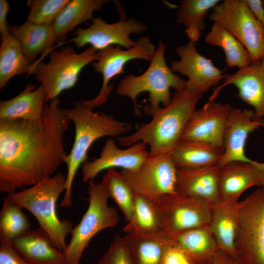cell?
Wrapping results in <instances>:
<instances>
[{"label": "cell", "instance_id": "1", "mask_svg": "<svg viewBox=\"0 0 264 264\" xmlns=\"http://www.w3.org/2000/svg\"><path fill=\"white\" fill-rule=\"evenodd\" d=\"M55 99L37 121L0 120V192L11 194L50 177L65 163L70 121Z\"/></svg>", "mask_w": 264, "mask_h": 264}, {"label": "cell", "instance_id": "2", "mask_svg": "<svg viewBox=\"0 0 264 264\" xmlns=\"http://www.w3.org/2000/svg\"><path fill=\"white\" fill-rule=\"evenodd\" d=\"M201 97L186 88L176 91L170 103L160 108L149 122L130 135L117 137V141L126 147L142 142L149 146L150 156L172 154Z\"/></svg>", "mask_w": 264, "mask_h": 264}, {"label": "cell", "instance_id": "3", "mask_svg": "<svg viewBox=\"0 0 264 264\" xmlns=\"http://www.w3.org/2000/svg\"><path fill=\"white\" fill-rule=\"evenodd\" d=\"M66 114L74 125L75 136L65 162L67 174L65 195L60 204L62 207L72 205V188L75 175L87 161L88 153L94 142L103 137L123 136L132 128L129 123L119 121L112 115L95 112L86 100L75 102L72 108L67 109Z\"/></svg>", "mask_w": 264, "mask_h": 264}, {"label": "cell", "instance_id": "4", "mask_svg": "<svg viewBox=\"0 0 264 264\" xmlns=\"http://www.w3.org/2000/svg\"><path fill=\"white\" fill-rule=\"evenodd\" d=\"M66 183V176L58 173L22 191L7 195L22 209L27 210L34 216L40 227L61 251L66 248V237L73 228L70 220L60 219L57 213V200L65 191Z\"/></svg>", "mask_w": 264, "mask_h": 264}, {"label": "cell", "instance_id": "5", "mask_svg": "<svg viewBox=\"0 0 264 264\" xmlns=\"http://www.w3.org/2000/svg\"><path fill=\"white\" fill-rule=\"evenodd\" d=\"M165 53V44L160 40L146 71L139 75H126L117 86V94L132 100L138 116L141 115V112L136 100L140 93L149 92V104L144 107V111L152 116L160 108L161 104L165 107L170 103V88L176 91L185 88L186 81L171 70L166 64Z\"/></svg>", "mask_w": 264, "mask_h": 264}, {"label": "cell", "instance_id": "6", "mask_svg": "<svg viewBox=\"0 0 264 264\" xmlns=\"http://www.w3.org/2000/svg\"><path fill=\"white\" fill-rule=\"evenodd\" d=\"M98 58V51L91 46L78 53L69 45L58 51L52 50L47 63L31 65L28 75L34 74L44 89L46 102H50L64 91L73 88L82 69Z\"/></svg>", "mask_w": 264, "mask_h": 264}, {"label": "cell", "instance_id": "7", "mask_svg": "<svg viewBox=\"0 0 264 264\" xmlns=\"http://www.w3.org/2000/svg\"><path fill=\"white\" fill-rule=\"evenodd\" d=\"M89 204L80 222L71 232V239L63 251L66 264H79L91 239L98 232L114 227L118 221L116 209L108 205L110 198L102 181L88 182Z\"/></svg>", "mask_w": 264, "mask_h": 264}, {"label": "cell", "instance_id": "8", "mask_svg": "<svg viewBox=\"0 0 264 264\" xmlns=\"http://www.w3.org/2000/svg\"><path fill=\"white\" fill-rule=\"evenodd\" d=\"M236 245L244 264H264V186L239 202Z\"/></svg>", "mask_w": 264, "mask_h": 264}, {"label": "cell", "instance_id": "9", "mask_svg": "<svg viewBox=\"0 0 264 264\" xmlns=\"http://www.w3.org/2000/svg\"><path fill=\"white\" fill-rule=\"evenodd\" d=\"M247 49L253 63L264 57V28L249 8L245 0L221 1L209 15Z\"/></svg>", "mask_w": 264, "mask_h": 264}, {"label": "cell", "instance_id": "10", "mask_svg": "<svg viewBox=\"0 0 264 264\" xmlns=\"http://www.w3.org/2000/svg\"><path fill=\"white\" fill-rule=\"evenodd\" d=\"M177 169L172 154L150 156L136 169L120 172L134 192L156 203L164 195L176 193Z\"/></svg>", "mask_w": 264, "mask_h": 264}, {"label": "cell", "instance_id": "11", "mask_svg": "<svg viewBox=\"0 0 264 264\" xmlns=\"http://www.w3.org/2000/svg\"><path fill=\"white\" fill-rule=\"evenodd\" d=\"M156 48L148 36H142L136 41L135 45L129 49L120 46H108L98 51V58L92 65L96 73L102 74L103 81L97 95L91 100H86L92 108L104 104L113 89L110 81L125 72V66L130 61L136 59L151 62Z\"/></svg>", "mask_w": 264, "mask_h": 264}, {"label": "cell", "instance_id": "12", "mask_svg": "<svg viewBox=\"0 0 264 264\" xmlns=\"http://www.w3.org/2000/svg\"><path fill=\"white\" fill-rule=\"evenodd\" d=\"M155 204L168 241L175 234L209 224L211 204L202 200L176 193L161 196Z\"/></svg>", "mask_w": 264, "mask_h": 264}, {"label": "cell", "instance_id": "13", "mask_svg": "<svg viewBox=\"0 0 264 264\" xmlns=\"http://www.w3.org/2000/svg\"><path fill=\"white\" fill-rule=\"evenodd\" d=\"M146 30V25L133 19L108 23L96 18L88 27L78 28L74 32L75 36L62 44L71 42L78 48L89 44L97 51L113 45L129 49L136 43L131 39V35L142 34Z\"/></svg>", "mask_w": 264, "mask_h": 264}, {"label": "cell", "instance_id": "14", "mask_svg": "<svg viewBox=\"0 0 264 264\" xmlns=\"http://www.w3.org/2000/svg\"><path fill=\"white\" fill-rule=\"evenodd\" d=\"M176 53L180 60L173 61L170 68L174 73L187 77L186 89L202 95L223 79V70L216 67L211 59L200 54L195 42L189 41L178 46Z\"/></svg>", "mask_w": 264, "mask_h": 264}, {"label": "cell", "instance_id": "15", "mask_svg": "<svg viewBox=\"0 0 264 264\" xmlns=\"http://www.w3.org/2000/svg\"><path fill=\"white\" fill-rule=\"evenodd\" d=\"M231 108L228 103L208 101L194 112L181 140L204 142L223 149L224 132Z\"/></svg>", "mask_w": 264, "mask_h": 264}, {"label": "cell", "instance_id": "16", "mask_svg": "<svg viewBox=\"0 0 264 264\" xmlns=\"http://www.w3.org/2000/svg\"><path fill=\"white\" fill-rule=\"evenodd\" d=\"M264 127V118H257L252 109L231 108L223 136V152L218 165L234 161L252 162L245 154L248 135Z\"/></svg>", "mask_w": 264, "mask_h": 264}, {"label": "cell", "instance_id": "17", "mask_svg": "<svg viewBox=\"0 0 264 264\" xmlns=\"http://www.w3.org/2000/svg\"><path fill=\"white\" fill-rule=\"evenodd\" d=\"M147 146L139 142L122 149L110 138L105 142L99 157L91 161L87 160L82 164L83 182L93 180L99 173L105 170L115 168L129 171L136 169L149 155Z\"/></svg>", "mask_w": 264, "mask_h": 264}, {"label": "cell", "instance_id": "18", "mask_svg": "<svg viewBox=\"0 0 264 264\" xmlns=\"http://www.w3.org/2000/svg\"><path fill=\"white\" fill-rule=\"evenodd\" d=\"M220 167V201H239L247 189L264 186V162L234 161Z\"/></svg>", "mask_w": 264, "mask_h": 264}, {"label": "cell", "instance_id": "19", "mask_svg": "<svg viewBox=\"0 0 264 264\" xmlns=\"http://www.w3.org/2000/svg\"><path fill=\"white\" fill-rule=\"evenodd\" d=\"M223 83L215 89L208 101H213L220 91L229 85L238 89L239 98L253 108L257 118H264V69L260 62L224 75Z\"/></svg>", "mask_w": 264, "mask_h": 264}, {"label": "cell", "instance_id": "20", "mask_svg": "<svg viewBox=\"0 0 264 264\" xmlns=\"http://www.w3.org/2000/svg\"><path fill=\"white\" fill-rule=\"evenodd\" d=\"M219 165L195 169H177L176 193L192 197L210 204L220 201Z\"/></svg>", "mask_w": 264, "mask_h": 264}, {"label": "cell", "instance_id": "21", "mask_svg": "<svg viewBox=\"0 0 264 264\" xmlns=\"http://www.w3.org/2000/svg\"><path fill=\"white\" fill-rule=\"evenodd\" d=\"M16 251L32 264H66L63 251L58 249L40 227L30 230L12 244Z\"/></svg>", "mask_w": 264, "mask_h": 264}, {"label": "cell", "instance_id": "22", "mask_svg": "<svg viewBox=\"0 0 264 264\" xmlns=\"http://www.w3.org/2000/svg\"><path fill=\"white\" fill-rule=\"evenodd\" d=\"M239 202L220 201L211 204L209 224L220 250L235 259L239 258L236 245Z\"/></svg>", "mask_w": 264, "mask_h": 264}, {"label": "cell", "instance_id": "23", "mask_svg": "<svg viewBox=\"0 0 264 264\" xmlns=\"http://www.w3.org/2000/svg\"><path fill=\"white\" fill-rule=\"evenodd\" d=\"M168 242L183 251L195 264H210L220 249L209 225L175 234Z\"/></svg>", "mask_w": 264, "mask_h": 264}, {"label": "cell", "instance_id": "24", "mask_svg": "<svg viewBox=\"0 0 264 264\" xmlns=\"http://www.w3.org/2000/svg\"><path fill=\"white\" fill-rule=\"evenodd\" d=\"M46 102L43 87L29 83L16 96L0 101V120H38Z\"/></svg>", "mask_w": 264, "mask_h": 264}, {"label": "cell", "instance_id": "25", "mask_svg": "<svg viewBox=\"0 0 264 264\" xmlns=\"http://www.w3.org/2000/svg\"><path fill=\"white\" fill-rule=\"evenodd\" d=\"M123 230L128 235L168 242L163 233L157 205L135 192L132 219Z\"/></svg>", "mask_w": 264, "mask_h": 264}, {"label": "cell", "instance_id": "26", "mask_svg": "<svg viewBox=\"0 0 264 264\" xmlns=\"http://www.w3.org/2000/svg\"><path fill=\"white\" fill-rule=\"evenodd\" d=\"M9 29L30 63L40 53L50 52L55 44L53 23L37 24L26 20L20 25H9Z\"/></svg>", "mask_w": 264, "mask_h": 264}, {"label": "cell", "instance_id": "27", "mask_svg": "<svg viewBox=\"0 0 264 264\" xmlns=\"http://www.w3.org/2000/svg\"><path fill=\"white\" fill-rule=\"evenodd\" d=\"M222 152V148L210 143L180 140L172 157L177 169H195L218 165Z\"/></svg>", "mask_w": 264, "mask_h": 264}, {"label": "cell", "instance_id": "28", "mask_svg": "<svg viewBox=\"0 0 264 264\" xmlns=\"http://www.w3.org/2000/svg\"><path fill=\"white\" fill-rule=\"evenodd\" d=\"M109 1L71 0L53 22L55 43L60 46L67 33L87 20H93V13Z\"/></svg>", "mask_w": 264, "mask_h": 264}, {"label": "cell", "instance_id": "29", "mask_svg": "<svg viewBox=\"0 0 264 264\" xmlns=\"http://www.w3.org/2000/svg\"><path fill=\"white\" fill-rule=\"evenodd\" d=\"M206 44L221 48L225 54V62L228 68L245 67L253 63L245 46L232 34L220 24L213 22L210 31L205 37Z\"/></svg>", "mask_w": 264, "mask_h": 264}, {"label": "cell", "instance_id": "30", "mask_svg": "<svg viewBox=\"0 0 264 264\" xmlns=\"http://www.w3.org/2000/svg\"><path fill=\"white\" fill-rule=\"evenodd\" d=\"M31 65L18 40L10 33L1 35L0 89L14 77L29 73Z\"/></svg>", "mask_w": 264, "mask_h": 264}, {"label": "cell", "instance_id": "31", "mask_svg": "<svg viewBox=\"0 0 264 264\" xmlns=\"http://www.w3.org/2000/svg\"><path fill=\"white\" fill-rule=\"evenodd\" d=\"M220 0H183L177 12L176 22L186 27L190 41H198L206 27L205 19Z\"/></svg>", "mask_w": 264, "mask_h": 264}, {"label": "cell", "instance_id": "32", "mask_svg": "<svg viewBox=\"0 0 264 264\" xmlns=\"http://www.w3.org/2000/svg\"><path fill=\"white\" fill-rule=\"evenodd\" d=\"M22 209L8 196L4 198L0 213V244L12 245L15 240L31 229Z\"/></svg>", "mask_w": 264, "mask_h": 264}, {"label": "cell", "instance_id": "33", "mask_svg": "<svg viewBox=\"0 0 264 264\" xmlns=\"http://www.w3.org/2000/svg\"><path fill=\"white\" fill-rule=\"evenodd\" d=\"M109 198H112L129 222L132 218L134 192L120 172L115 169L107 170L101 181Z\"/></svg>", "mask_w": 264, "mask_h": 264}, {"label": "cell", "instance_id": "34", "mask_svg": "<svg viewBox=\"0 0 264 264\" xmlns=\"http://www.w3.org/2000/svg\"><path fill=\"white\" fill-rule=\"evenodd\" d=\"M127 235L134 264H160L168 242Z\"/></svg>", "mask_w": 264, "mask_h": 264}, {"label": "cell", "instance_id": "35", "mask_svg": "<svg viewBox=\"0 0 264 264\" xmlns=\"http://www.w3.org/2000/svg\"><path fill=\"white\" fill-rule=\"evenodd\" d=\"M70 0H28L27 21L37 24L53 23Z\"/></svg>", "mask_w": 264, "mask_h": 264}, {"label": "cell", "instance_id": "36", "mask_svg": "<svg viewBox=\"0 0 264 264\" xmlns=\"http://www.w3.org/2000/svg\"><path fill=\"white\" fill-rule=\"evenodd\" d=\"M98 264H134L128 235L115 237Z\"/></svg>", "mask_w": 264, "mask_h": 264}, {"label": "cell", "instance_id": "37", "mask_svg": "<svg viewBox=\"0 0 264 264\" xmlns=\"http://www.w3.org/2000/svg\"><path fill=\"white\" fill-rule=\"evenodd\" d=\"M160 264H195L181 250L167 243Z\"/></svg>", "mask_w": 264, "mask_h": 264}, {"label": "cell", "instance_id": "38", "mask_svg": "<svg viewBox=\"0 0 264 264\" xmlns=\"http://www.w3.org/2000/svg\"><path fill=\"white\" fill-rule=\"evenodd\" d=\"M0 264H32L23 259L12 245H0Z\"/></svg>", "mask_w": 264, "mask_h": 264}, {"label": "cell", "instance_id": "39", "mask_svg": "<svg viewBox=\"0 0 264 264\" xmlns=\"http://www.w3.org/2000/svg\"><path fill=\"white\" fill-rule=\"evenodd\" d=\"M245 1L256 19L264 28V6L261 0H245Z\"/></svg>", "mask_w": 264, "mask_h": 264}, {"label": "cell", "instance_id": "40", "mask_svg": "<svg viewBox=\"0 0 264 264\" xmlns=\"http://www.w3.org/2000/svg\"><path fill=\"white\" fill-rule=\"evenodd\" d=\"M9 5L6 0H0V32L1 35L10 33L7 23V16Z\"/></svg>", "mask_w": 264, "mask_h": 264}, {"label": "cell", "instance_id": "41", "mask_svg": "<svg viewBox=\"0 0 264 264\" xmlns=\"http://www.w3.org/2000/svg\"><path fill=\"white\" fill-rule=\"evenodd\" d=\"M210 264H244L239 257L235 259L227 253L220 250L214 261Z\"/></svg>", "mask_w": 264, "mask_h": 264}, {"label": "cell", "instance_id": "42", "mask_svg": "<svg viewBox=\"0 0 264 264\" xmlns=\"http://www.w3.org/2000/svg\"><path fill=\"white\" fill-rule=\"evenodd\" d=\"M259 62H260L261 65H262V66H263V68L264 69V57Z\"/></svg>", "mask_w": 264, "mask_h": 264}, {"label": "cell", "instance_id": "43", "mask_svg": "<svg viewBox=\"0 0 264 264\" xmlns=\"http://www.w3.org/2000/svg\"><path fill=\"white\" fill-rule=\"evenodd\" d=\"M263 4H264V0H263Z\"/></svg>", "mask_w": 264, "mask_h": 264}]
</instances>
